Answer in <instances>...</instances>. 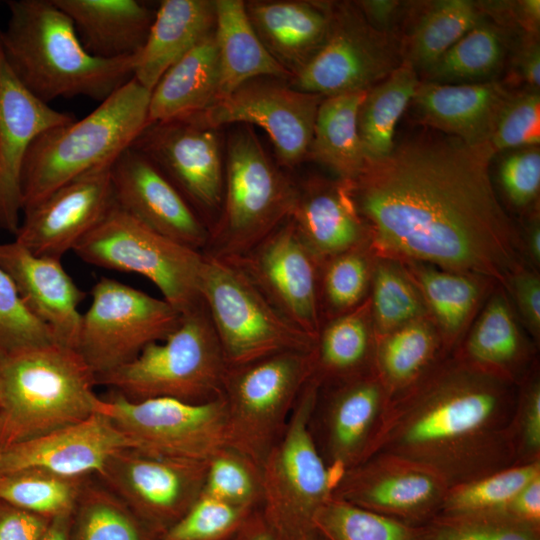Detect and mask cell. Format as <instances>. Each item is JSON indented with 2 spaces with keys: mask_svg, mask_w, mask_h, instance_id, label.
I'll return each instance as SVG.
<instances>
[{
  "mask_svg": "<svg viewBox=\"0 0 540 540\" xmlns=\"http://www.w3.org/2000/svg\"><path fill=\"white\" fill-rule=\"evenodd\" d=\"M500 511L521 523L540 527V477L523 487Z\"/></svg>",
  "mask_w": 540,
  "mask_h": 540,
  "instance_id": "6f0895ef",
  "label": "cell"
},
{
  "mask_svg": "<svg viewBox=\"0 0 540 540\" xmlns=\"http://www.w3.org/2000/svg\"><path fill=\"white\" fill-rule=\"evenodd\" d=\"M389 399L375 370L319 387L308 425L334 481L366 458Z\"/></svg>",
  "mask_w": 540,
  "mask_h": 540,
  "instance_id": "ac0fdd59",
  "label": "cell"
},
{
  "mask_svg": "<svg viewBox=\"0 0 540 540\" xmlns=\"http://www.w3.org/2000/svg\"><path fill=\"white\" fill-rule=\"evenodd\" d=\"M72 251L88 264L144 276L181 314L203 303L199 293L203 253L157 233L115 201Z\"/></svg>",
  "mask_w": 540,
  "mask_h": 540,
  "instance_id": "30bf717a",
  "label": "cell"
},
{
  "mask_svg": "<svg viewBox=\"0 0 540 540\" xmlns=\"http://www.w3.org/2000/svg\"><path fill=\"white\" fill-rule=\"evenodd\" d=\"M369 299L376 337L428 316L422 297L402 264L391 259L375 256Z\"/></svg>",
  "mask_w": 540,
  "mask_h": 540,
  "instance_id": "b9f144b4",
  "label": "cell"
},
{
  "mask_svg": "<svg viewBox=\"0 0 540 540\" xmlns=\"http://www.w3.org/2000/svg\"><path fill=\"white\" fill-rule=\"evenodd\" d=\"M323 98L292 87L288 80L259 77L182 120L216 130L225 124L256 125L271 140L279 165L293 168L307 159Z\"/></svg>",
  "mask_w": 540,
  "mask_h": 540,
  "instance_id": "5bb4252c",
  "label": "cell"
},
{
  "mask_svg": "<svg viewBox=\"0 0 540 540\" xmlns=\"http://www.w3.org/2000/svg\"><path fill=\"white\" fill-rule=\"evenodd\" d=\"M0 267L13 281L31 314L51 332L56 343L75 349L85 297L61 260L37 256L17 243H0Z\"/></svg>",
  "mask_w": 540,
  "mask_h": 540,
  "instance_id": "d4e9b609",
  "label": "cell"
},
{
  "mask_svg": "<svg viewBox=\"0 0 540 540\" xmlns=\"http://www.w3.org/2000/svg\"><path fill=\"white\" fill-rule=\"evenodd\" d=\"M206 462L125 448L96 476L161 538L201 495Z\"/></svg>",
  "mask_w": 540,
  "mask_h": 540,
  "instance_id": "9a60e30c",
  "label": "cell"
},
{
  "mask_svg": "<svg viewBox=\"0 0 540 540\" xmlns=\"http://www.w3.org/2000/svg\"><path fill=\"white\" fill-rule=\"evenodd\" d=\"M358 5L370 20L376 22V24L385 25L392 18L399 3L396 1L373 0L361 1Z\"/></svg>",
  "mask_w": 540,
  "mask_h": 540,
  "instance_id": "91938a15",
  "label": "cell"
},
{
  "mask_svg": "<svg viewBox=\"0 0 540 540\" xmlns=\"http://www.w3.org/2000/svg\"><path fill=\"white\" fill-rule=\"evenodd\" d=\"M522 241L527 260L532 268L536 270L540 265V224L539 219L533 217L528 225Z\"/></svg>",
  "mask_w": 540,
  "mask_h": 540,
  "instance_id": "94428289",
  "label": "cell"
},
{
  "mask_svg": "<svg viewBox=\"0 0 540 540\" xmlns=\"http://www.w3.org/2000/svg\"><path fill=\"white\" fill-rule=\"evenodd\" d=\"M501 186L517 208L536 201L540 190V152L538 147L519 150L506 157L499 170Z\"/></svg>",
  "mask_w": 540,
  "mask_h": 540,
  "instance_id": "db71d44e",
  "label": "cell"
},
{
  "mask_svg": "<svg viewBox=\"0 0 540 540\" xmlns=\"http://www.w3.org/2000/svg\"><path fill=\"white\" fill-rule=\"evenodd\" d=\"M212 0H163L135 57L133 78L152 91L165 71L214 31Z\"/></svg>",
  "mask_w": 540,
  "mask_h": 540,
  "instance_id": "1f68e13d",
  "label": "cell"
},
{
  "mask_svg": "<svg viewBox=\"0 0 540 540\" xmlns=\"http://www.w3.org/2000/svg\"><path fill=\"white\" fill-rule=\"evenodd\" d=\"M88 477L65 476L34 467L3 472L0 500L53 519L73 512Z\"/></svg>",
  "mask_w": 540,
  "mask_h": 540,
  "instance_id": "ab89813d",
  "label": "cell"
},
{
  "mask_svg": "<svg viewBox=\"0 0 540 540\" xmlns=\"http://www.w3.org/2000/svg\"><path fill=\"white\" fill-rule=\"evenodd\" d=\"M218 89L219 58L213 31L161 76L150 94L147 125L203 111L217 100Z\"/></svg>",
  "mask_w": 540,
  "mask_h": 540,
  "instance_id": "d6a6232c",
  "label": "cell"
},
{
  "mask_svg": "<svg viewBox=\"0 0 540 540\" xmlns=\"http://www.w3.org/2000/svg\"><path fill=\"white\" fill-rule=\"evenodd\" d=\"M521 72L525 80L534 88L540 85V53L538 44L528 47L521 57Z\"/></svg>",
  "mask_w": 540,
  "mask_h": 540,
  "instance_id": "6125c7cd",
  "label": "cell"
},
{
  "mask_svg": "<svg viewBox=\"0 0 540 540\" xmlns=\"http://www.w3.org/2000/svg\"><path fill=\"white\" fill-rule=\"evenodd\" d=\"M55 342L49 329L23 303L13 281L0 267V355Z\"/></svg>",
  "mask_w": 540,
  "mask_h": 540,
  "instance_id": "f907efd6",
  "label": "cell"
},
{
  "mask_svg": "<svg viewBox=\"0 0 540 540\" xmlns=\"http://www.w3.org/2000/svg\"><path fill=\"white\" fill-rule=\"evenodd\" d=\"M70 540H160V537L96 475H91L72 512Z\"/></svg>",
  "mask_w": 540,
  "mask_h": 540,
  "instance_id": "f35d334b",
  "label": "cell"
},
{
  "mask_svg": "<svg viewBox=\"0 0 540 540\" xmlns=\"http://www.w3.org/2000/svg\"><path fill=\"white\" fill-rule=\"evenodd\" d=\"M480 23L476 5L466 0L434 3L418 22L411 40V62L428 70L449 48Z\"/></svg>",
  "mask_w": 540,
  "mask_h": 540,
  "instance_id": "ee69618b",
  "label": "cell"
},
{
  "mask_svg": "<svg viewBox=\"0 0 540 540\" xmlns=\"http://www.w3.org/2000/svg\"><path fill=\"white\" fill-rule=\"evenodd\" d=\"M443 356L440 335L430 317L425 316L376 337L374 369L391 398Z\"/></svg>",
  "mask_w": 540,
  "mask_h": 540,
  "instance_id": "8d00e7d4",
  "label": "cell"
},
{
  "mask_svg": "<svg viewBox=\"0 0 540 540\" xmlns=\"http://www.w3.org/2000/svg\"><path fill=\"white\" fill-rule=\"evenodd\" d=\"M312 350L285 351L228 366L222 391L226 444L262 465L311 378Z\"/></svg>",
  "mask_w": 540,
  "mask_h": 540,
  "instance_id": "9c48e42d",
  "label": "cell"
},
{
  "mask_svg": "<svg viewBox=\"0 0 540 540\" xmlns=\"http://www.w3.org/2000/svg\"><path fill=\"white\" fill-rule=\"evenodd\" d=\"M76 117L33 95L16 77L0 43V230L15 236L22 212L21 174L33 141Z\"/></svg>",
  "mask_w": 540,
  "mask_h": 540,
  "instance_id": "603a6c76",
  "label": "cell"
},
{
  "mask_svg": "<svg viewBox=\"0 0 540 540\" xmlns=\"http://www.w3.org/2000/svg\"><path fill=\"white\" fill-rule=\"evenodd\" d=\"M202 493L248 510L260 509L261 466L240 450L224 444L206 462Z\"/></svg>",
  "mask_w": 540,
  "mask_h": 540,
  "instance_id": "bcb514c9",
  "label": "cell"
},
{
  "mask_svg": "<svg viewBox=\"0 0 540 540\" xmlns=\"http://www.w3.org/2000/svg\"><path fill=\"white\" fill-rule=\"evenodd\" d=\"M516 464L540 461V374L535 362L518 383L511 422Z\"/></svg>",
  "mask_w": 540,
  "mask_h": 540,
  "instance_id": "816d5d0a",
  "label": "cell"
},
{
  "mask_svg": "<svg viewBox=\"0 0 540 540\" xmlns=\"http://www.w3.org/2000/svg\"><path fill=\"white\" fill-rule=\"evenodd\" d=\"M296 191L253 130L235 129L227 140L220 211L202 253L231 259L248 252L289 219Z\"/></svg>",
  "mask_w": 540,
  "mask_h": 540,
  "instance_id": "52a82bcc",
  "label": "cell"
},
{
  "mask_svg": "<svg viewBox=\"0 0 540 540\" xmlns=\"http://www.w3.org/2000/svg\"><path fill=\"white\" fill-rule=\"evenodd\" d=\"M71 19L84 49L114 60L135 57L143 48L155 11L137 0H53Z\"/></svg>",
  "mask_w": 540,
  "mask_h": 540,
  "instance_id": "4dcf8cb0",
  "label": "cell"
},
{
  "mask_svg": "<svg viewBox=\"0 0 540 540\" xmlns=\"http://www.w3.org/2000/svg\"><path fill=\"white\" fill-rule=\"evenodd\" d=\"M51 520L0 500V540H40Z\"/></svg>",
  "mask_w": 540,
  "mask_h": 540,
  "instance_id": "9f6ffc18",
  "label": "cell"
},
{
  "mask_svg": "<svg viewBox=\"0 0 540 540\" xmlns=\"http://www.w3.org/2000/svg\"><path fill=\"white\" fill-rule=\"evenodd\" d=\"M131 146L167 175L205 223L206 216L220 211L224 170L216 129L182 119L154 123Z\"/></svg>",
  "mask_w": 540,
  "mask_h": 540,
  "instance_id": "ffe728a7",
  "label": "cell"
},
{
  "mask_svg": "<svg viewBox=\"0 0 540 540\" xmlns=\"http://www.w3.org/2000/svg\"><path fill=\"white\" fill-rule=\"evenodd\" d=\"M540 461L513 464L448 488L440 513L500 511L535 478Z\"/></svg>",
  "mask_w": 540,
  "mask_h": 540,
  "instance_id": "f6af8a7d",
  "label": "cell"
},
{
  "mask_svg": "<svg viewBox=\"0 0 540 540\" xmlns=\"http://www.w3.org/2000/svg\"><path fill=\"white\" fill-rule=\"evenodd\" d=\"M214 2V35L219 58L217 100L255 78L275 77L290 81L292 75L272 57L254 31L246 13L245 2Z\"/></svg>",
  "mask_w": 540,
  "mask_h": 540,
  "instance_id": "836d02e7",
  "label": "cell"
},
{
  "mask_svg": "<svg viewBox=\"0 0 540 540\" xmlns=\"http://www.w3.org/2000/svg\"><path fill=\"white\" fill-rule=\"evenodd\" d=\"M395 68L382 35L370 28L357 11L340 6L332 9L324 43L289 84L300 91L329 97L367 91Z\"/></svg>",
  "mask_w": 540,
  "mask_h": 540,
  "instance_id": "d6986e66",
  "label": "cell"
},
{
  "mask_svg": "<svg viewBox=\"0 0 540 540\" xmlns=\"http://www.w3.org/2000/svg\"><path fill=\"white\" fill-rule=\"evenodd\" d=\"M401 264L422 297L428 316L440 335L444 354L452 353L498 285L476 274L445 270L426 263Z\"/></svg>",
  "mask_w": 540,
  "mask_h": 540,
  "instance_id": "f546056e",
  "label": "cell"
},
{
  "mask_svg": "<svg viewBox=\"0 0 540 540\" xmlns=\"http://www.w3.org/2000/svg\"><path fill=\"white\" fill-rule=\"evenodd\" d=\"M508 293L496 286L453 352L474 366L518 384L536 362Z\"/></svg>",
  "mask_w": 540,
  "mask_h": 540,
  "instance_id": "f1b7e54d",
  "label": "cell"
},
{
  "mask_svg": "<svg viewBox=\"0 0 540 540\" xmlns=\"http://www.w3.org/2000/svg\"><path fill=\"white\" fill-rule=\"evenodd\" d=\"M423 527L427 540H540V527L503 511L439 513Z\"/></svg>",
  "mask_w": 540,
  "mask_h": 540,
  "instance_id": "c3c4849f",
  "label": "cell"
},
{
  "mask_svg": "<svg viewBox=\"0 0 540 540\" xmlns=\"http://www.w3.org/2000/svg\"><path fill=\"white\" fill-rule=\"evenodd\" d=\"M302 540H325V538L317 531L312 530Z\"/></svg>",
  "mask_w": 540,
  "mask_h": 540,
  "instance_id": "03108f58",
  "label": "cell"
},
{
  "mask_svg": "<svg viewBox=\"0 0 540 540\" xmlns=\"http://www.w3.org/2000/svg\"><path fill=\"white\" fill-rule=\"evenodd\" d=\"M507 293L511 294L516 309L535 343L540 339V277L533 268H526L509 281Z\"/></svg>",
  "mask_w": 540,
  "mask_h": 540,
  "instance_id": "11a10c76",
  "label": "cell"
},
{
  "mask_svg": "<svg viewBox=\"0 0 540 540\" xmlns=\"http://www.w3.org/2000/svg\"><path fill=\"white\" fill-rule=\"evenodd\" d=\"M0 43L10 68L37 98L84 96L104 101L133 77L135 57L90 55L73 23L53 0H10Z\"/></svg>",
  "mask_w": 540,
  "mask_h": 540,
  "instance_id": "3957f363",
  "label": "cell"
},
{
  "mask_svg": "<svg viewBox=\"0 0 540 540\" xmlns=\"http://www.w3.org/2000/svg\"><path fill=\"white\" fill-rule=\"evenodd\" d=\"M313 526L325 540H427L423 526L411 525L333 496L317 512Z\"/></svg>",
  "mask_w": 540,
  "mask_h": 540,
  "instance_id": "7bdbcfd3",
  "label": "cell"
},
{
  "mask_svg": "<svg viewBox=\"0 0 540 540\" xmlns=\"http://www.w3.org/2000/svg\"><path fill=\"white\" fill-rule=\"evenodd\" d=\"M72 513L53 518L40 540H70Z\"/></svg>",
  "mask_w": 540,
  "mask_h": 540,
  "instance_id": "be15d7a7",
  "label": "cell"
},
{
  "mask_svg": "<svg viewBox=\"0 0 540 540\" xmlns=\"http://www.w3.org/2000/svg\"><path fill=\"white\" fill-rule=\"evenodd\" d=\"M494 154L490 143L419 136L366 163L350 182L373 254L476 274L507 292L511 277L532 267L491 182Z\"/></svg>",
  "mask_w": 540,
  "mask_h": 540,
  "instance_id": "6da1fadb",
  "label": "cell"
},
{
  "mask_svg": "<svg viewBox=\"0 0 540 540\" xmlns=\"http://www.w3.org/2000/svg\"><path fill=\"white\" fill-rule=\"evenodd\" d=\"M231 540H286L263 511H252Z\"/></svg>",
  "mask_w": 540,
  "mask_h": 540,
  "instance_id": "680465c9",
  "label": "cell"
},
{
  "mask_svg": "<svg viewBox=\"0 0 540 540\" xmlns=\"http://www.w3.org/2000/svg\"><path fill=\"white\" fill-rule=\"evenodd\" d=\"M150 94L132 77L83 119L40 134L22 168V211L70 180L112 165L147 126Z\"/></svg>",
  "mask_w": 540,
  "mask_h": 540,
  "instance_id": "5b68a950",
  "label": "cell"
},
{
  "mask_svg": "<svg viewBox=\"0 0 540 540\" xmlns=\"http://www.w3.org/2000/svg\"><path fill=\"white\" fill-rule=\"evenodd\" d=\"M365 94L359 91L324 97L316 114L307 158L343 180H354L365 166L357 130V112Z\"/></svg>",
  "mask_w": 540,
  "mask_h": 540,
  "instance_id": "d590c367",
  "label": "cell"
},
{
  "mask_svg": "<svg viewBox=\"0 0 540 540\" xmlns=\"http://www.w3.org/2000/svg\"><path fill=\"white\" fill-rule=\"evenodd\" d=\"M115 204L157 233L203 252L209 228L167 175L130 146L111 166Z\"/></svg>",
  "mask_w": 540,
  "mask_h": 540,
  "instance_id": "7402d4cb",
  "label": "cell"
},
{
  "mask_svg": "<svg viewBox=\"0 0 540 540\" xmlns=\"http://www.w3.org/2000/svg\"><path fill=\"white\" fill-rule=\"evenodd\" d=\"M98 412L107 416L145 452L207 461L226 444L223 397L204 404L169 398L130 401L113 392L101 398Z\"/></svg>",
  "mask_w": 540,
  "mask_h": 540,
  "instance_id": "4fadbf2b",
  "label": "cell"
},
{
  "mask_svg": "<svg viewBox=\"0 0 540 540\" xmlns=\"http://www.w3.org/2000/svg\"><path fill=\"white\" fill-rule=\"evenodd\" d=\"M503 43L498 31L478 23L427 71L432 80L462 81L486 77L500 66Z\"/></svg>",
  "mask_w": 540,
  "mask_h": 540,
  "instance_id": "7dc6e473",
  "label": "cell"
},
{
  "mask_svg": "<svg viewBox=\"0 0 540 540\" xmlns=\"http://www.w3.org/2000/svg\"><path fill=\"white\" fill-rule=\"evenodd\" d=\"M497 83L419 84L411 100L427 125L471 146L490 143L498 118L509 100Z\"/></svg>",
  "mask_w": 540,
  "mask_h": 540,
  "instance_id": "4316f807",
  "label": "cell"
},
{
  "mask_svg": "<svg viewBox=\"0 0 540 540\" xmlns=\"http://www.w3.org/2000/svg\"><path fill=\"white\" fill-rule=\"evenodd\" d=\"M111 166L78 176L24 209L15 241L37 256L61 260L113 206Z\"/></svg>",
  "mask_w": 540,
  "mask_h": 540,
  "instance_id": "44dd1931",
  "label": "cell"
},
{
  "mask_svg": "<svg viewBox=\"0 0 540 540\" xmlns=\"http://www.w3.org/2000/svg\"><path fill=\"white\" fill-rule=\"evenodd\" d=\"M540 143L538 91L509 98L498 118L490 144L493 151L536 147Z\"/></svg>",
  "mask_w": 540,
  "mask_h": 540,
  "instance_id": "f5cc1de1",
  "label": "cell"
},
{
  "mask_svg": "<svg viewBox=\"0 0 540 540\" xmlns=\"http://www.w3.org/2000/svg\"><path fill=\"white\" fill-rule=\"evenodd\" d=\"M374 261L369 243L322 261L319 302L323 323L358 307L368 298Z\"/></svg>",
  "mask_w": 540,
  "mask_h": 540,
  "instance_id": "60d3db41",
  "label": "cell"
},
{
  "mask_svg": "<svg viewBox=\"0 0 540 540\" xmlns=\"http://www.w3.org/2000/svg\"><path fill=\"white\" fill-rule=\"evenodd\" d=\"M228 364L208 312L200 306L182 314L163 341L147 345L132 361L96 377L130 401L169 398L204 404L222 397Z\"/></svg>",
  "mask_w": 540,
  "mask_h": 540,
  "instance_id": "8992f818",
  "label": "cell"
},
{
  "mask_svg": "<svg viewBox=\"0 0 540 540\" xmlns=\"http://www.w3.org/2000/svg\"><path fill=\"white\" fill-rule=\"evenodd\" d=\"M296 190L289 219L321 262L369 243L368 229L353 200L350 181L310 177L296 184Z\"/></svg>",
  "mask_w": 540,
  "mask_h": 540,
  "instance_id": "484cf974",
  "label": "cell"
},
{
  "mask_svg": "<svg viewBox=\"0 0 540 540\" xmlns=\"http://www.w3.org/2000/svg\"><path fill=\"white\" fill-rule=\"evenodd\" d=\"M199 293L228 366L314 348L315 340L289 322L228 260L203 253Z\"/></svg>",
  "mask_w": 540,
  "mask_h": 540,
  "instance_id": "ba28073f",
  "label": "cell"
},
{
  "mask_svg": "<svg viewBox=\"0 0 540 540\" xmlns=\"http://www.w3.org/2000/svg\"><path fill=\"white\" fill-rule=\"evenodd\" d=\"M376 336L370 299L323 323L312 350L311 379L319 387L374 369Z\"/></svg>",
  "mask_w": 540,
  "mask_h": 540,
  "instance_id": "e575fe53",
  "label": "cell"
},
{
  "mask_svg": "<svg viewBox=\"0 0 540 540\" xmlns=\"http://www.w3.org/2000/svg\"><path fill=\"white\" fill-rule=\"evenodd\" d=\"M449 485L406 458L376 453L341 472L332 496L363 509L423 526L440 513Z\"/></svg>",
  "mask_w": 540,
  "mask_h": 540,
  "instance_id": "e0dca14e",
  "label": "cell"
},
{
  "mask_svg": "<svg viewBox=\"0 0 540 540\" xmlns=\"http://www.w3.org/2000/svg\"><path fill=\"white\" fill-rule=\"evenodd\" d=\"M521 18L528 22V25L536 27V23H539L540 17V1L539 0H525L519 2Z\"/></svg>",
  "mask_w": 540,
  "mask_h": 540,
  "instance_id": "e7e4bbea",
  "label": "cell"
},
{
  "mask_svg": "<svg viewBox=\"0 0 540 540\" xmlns=\"http://www.w3.org/2000/svg\"><path fill=\"white\" fill-rule=\"evenodd\" d=\"M252 511L201 493L160 540H231Z\"/></svg>",
  "mask_w": 540,
  "mask_h": 540,
  "instance_id": "681fc988",
  "label": "cell"
},
{
  "mask_svg": "<svg viewBox=\"0 0 540 540\" xmlns=\"http://www.w3.org/2000/svg\"><path fill=\"white\" fill-rule=\"evenodd\" d=\"M517 389L456 352L445 355L389 399L366 458H406L449 487L516 464L511 422Z\"/></svg>",
  "mask_w": 540,
  "mask_h": 540,
  "instance_id": "7a4b0ae2",
  "label": "cell"
},
{
  "mask_svg": "<svg viewBox=\"0 0 540 540\" xmlns=\"http://www.w3.org/2000/svg\"><path fill=\"white\" fill-rule=\"evenodd\" d=\"M82 314L75 350L97 376L135 359L149 344L165 340L182 314L169 302L102 277Z\"/></svg>",
  "mask_w": 540,
  "mask_h": 540,
  "instance_id": "7c38bea8",
  "label": "cell"
},
{
  "mask_svg": "<svg viewBox=\"0 0 540 540\" xmlns=\"http://www.w3.org/2000/svg\"><path fill=\"white\" fill-rule=\"evenodd\" d=\"M245 9L258 38L292 77L324 43L332 8L303 0H252Z\"/></svg>",
  "mask_w": 540,
  "mask_h": 540,
  "instance_id": "83f0119b",
  "label": "cell"
},
{
  "mask_svg": "<svg viewBox=\"0 0 540 540\" xmlns=\"http://www.w3.org/2000/svg\"><path fill=\"white\" fill-rule=\"evenodd\" d=\"M419 80L410 61L366 91L357 112V130L366 163L386 158L394 148L395 127Z\"/></svg>",
  "mask_w": 540,
  "mask_h": 540,
  "instance_id": "74e56055",
  "label": "cell"
},
{
  "mask_svg": "<svg viewBox=\"0 0 540 540\" xmlns=\"http://www.w3.org/2000/svg\"><path fill=\"white\" fill-rule=\"evenodd\" d=\"M319 386L310 378L287 426L261 465V510L286 540H302L332 497L334 476L320 456L309 430Z\"/></svg>",
  "mask_w": 540,
  "mask_h": 540,
  "instance_id": "8fae6325",
  "label": "cell"
},
{
  "mask_svg": "<svg viewBox=\"0 0 540 540\" xmlns=\"http://www.w3.org/2000/svg\"><path fill=\"white\" fill-rule=\"evenodd\" d=\"M95 374L56 342L0 355V451L98 412Z\"/></svg>",
  "mask_w": 540,
  "mask_h": 540,
  "instance_id": "277c9868",
  "label": "cell"
},
{
  "mask_svg": "<svg viewBox=\"0 0 540 540\" xmlns=\"http://www.w3.org/2000/svg\"><path fill=\"white\" fill-rule=\"evenodd\" d=\"M133 442L104 414L89 417L0 451V473L41 468L83 477L98 474L117 451Z\"/></svg>",
  "mask_w": 540,
  "mask_h": 540,
  "instance_id": "cb8c5ba5",
  "label": "cell"
},
{
  "mask_svg": "<svg viewBox=\"0 0 540 540\" xmlns=\"http://www.w3.org/2000/svg\"><path fill=\"white\" fill-rule=\"evenodd\" d=\"M235 264L295 327L316 340L323 321L319 302L321 260L287 219Z\"/></svg>",
  "mask_w": 540,
  "mask_h": 540,
  "instance_id": "2e32d148",
  "label": "cell"
}]
</instances>
